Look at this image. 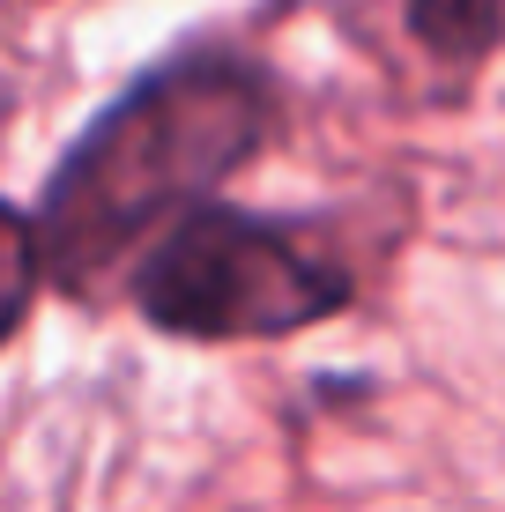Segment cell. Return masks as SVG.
<instances>
[{
    "instance_id": "1",
    "label": "cell",
    "mask_w": 505,
    "mask_h": 512,
    "mask_svg": "<svg viewBox=\"0 0 505 512\" xmlns=\"http://www.w3.org/2000/svg\"><path fill=\"white\" fill-rule=\"evenodd\" d=\"M260 134H268V90L246 60L194 52L156 67L75 141V156L52 179L38 223L52 275L67 290L75 282L90 290V275H104L142 231L179 223Z\"/></svg>"
},
{
    "instance_id": "4",
    "label": "cell",
    "mask_w": 505,
    "mask_h": 512,
    "mask_svg": "<svg viewBox=\"0 0 505 512\" xmlns=\"http://www.w3.org/2000/svg\"><path fill=\"white\" fill-rule=\"evenodd\" d=\"M38 268H45V238L30 216H15L8 201H0V342L15 334V320L30 312V297H38Z\"/></svg>"
},
{
    "instance_id": "2",
    "label": "cell",
    "mask_w": 505,
    "mask_h": 512,
    "mask_svg": "<svg viewBox=\"0 0 505 512\" xmlns=\"http://www.w3.org/2000/svg\"><path fill=\"white\" fill-rule=\"evenodd\" d=\"M134 297L156 327L194 342H238V334H290L350 305V275L320 260L298 231L223 208H186L149 245Z\"/></svg>"
},
{
    "instance_id": "3",
    "label": "cell",
    "mask_w": 505,
    "mask_h": 512,
    "mask_svg": "<svg viewBox=\"0 0 505 512\" xmlns=\"http://www.w3.org/2000/svg\"><path fill=\"white\" fill-rule=\"evenodd\" d=\"M409 23H416V38H424V45L468 60V52H483L498 38L505 0H409Z\"/></svg>"
}]
</instances>
